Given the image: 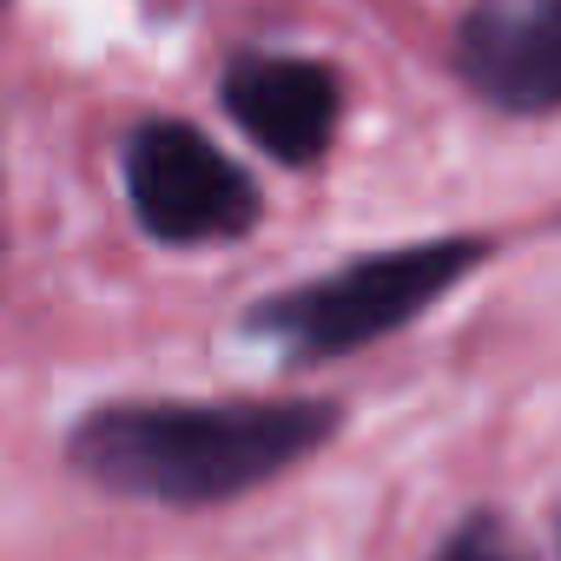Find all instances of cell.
Listing matches in <instances>:
<instances>
[{
    "instance_id": "obj_2",
    "label": "cell",
    "mask_w": 561,
    "mask_h": 561,
    "mask_svg": "<svg viewBox=\"0 0 561 561\" xmlns=\"http://www.w3.org/2000/svg\"><path fill=\"white\" fill-rule=\"evenodd\" d=\"M482 257H489L482 238H436V244H403V251H383V257H357V264L318 277V285L271 298L251 318V331L277 337L291 357H344L370 337H390L416 311H430Z\"/></svg>"
},
{
    "instance_id": "obj_5",
    "label": "cell",
    "mask_w": 561,
    "mask_h": 561,
    "mask_svg": "<svg viewBox=\"0 0 561 561\" xmlns=\"http://www.w3.org/2000/svg\"><path fill=\"white\" fill-rule=\"evenodd\" d=\"M225 113L285 165H305L337 133V73L291 54H244L225 73Z\"/></svg>"
},
{
    "instance_id": "obj_1",
    "label": "cell",
    "mask_w": 561,
    "mask_h": 561,
    "mask_svg": "<svg viewBox=\"0 0 561 561\" xmlns=\"http://www.w3.org/2000/svg\"><path fill=\"white\" fill-rule=\"evenodd\" d=\"M331 430V403H113L73 430V469L113 495L198 508L285 476Z\"/></svg>"
},
{
    "instance_id": "obj_6",
    "label": "cell",
    "mask_w": 561,
    "mask_h": 561,
    "mask_svg": "<svg viewBox=\"0 0 561 561\" xmlns=\"http://www.w3.org/2000/svg\"><path fill=\"white\" fill-rule=\"evenodd\" d=\"M436 561H528V548H522L495 515H469V522L443 541Z\"/></svg>"
},
{
    "instance_id": "obj_4",
    "label": "cell",
    "mask_w": 561,
    "mask_h": 561,
    "mask_svg": "<svg viewBox=\"0 0 561 561\" xmlns=\"http://www.w3.org/2000/svg\"><path fill=\"white\" fill-rule=\"evenodd\" d=\"M462 80L502 113L561 106V0H502L462 27Z\"/></svg>"
},
{
    "instance_id": "obj_3",
    "label": "cell",
    "mask_w": 561,
    "mask_h": 561,
    "mask_svg": "<svg viewBox=\"0 0 561 561\" xmlns=\"http://www.w3.org/2000/svg\"><path fill=\"white\" fill-rule=\"evenodd\" d=\"M126 198L139 225L165 244H211L238 238L257 218V185L179 119H152L126 139Z\"/></svg>"
}]
</instances>
